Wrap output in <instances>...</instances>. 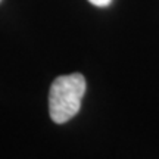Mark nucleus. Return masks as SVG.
Instances as JSON below:
<instances>
[{
	"instance_id": "3",
	"label": "nucleus",
	"mask_w": 159,
	"mask_h": 159,
	"mask_svg": "<svg viewBox=\"0 0 159 159\" xmlns=\"http://www.w3.org/2000/svg\"><path fill=\"white\" fill-rule=\"evenodd\" d=\"M0 2H2V0H0Z\"/></svg>"
},
{
	"instance_id": "2",
	"label": "nucleus",
	"mask_w": 159,
	"mask_h": 159,
	"mask_svg": "<svg viewBox=\"0 0 159 159\" xmlns=\"http://www.w3.org/2000/svg\"><path fill=\"white\" fill-rule=\"evenodd\" d=\"M91 5H94V6H99V7H106V6L111 5V2L112 0H89Z\"/></svg>"
},
{
	"instance_id": "1",
	"label": "nucleus",
	"mask_w": 159,
	"mask_h": 159,
	"mask_svg": "<svg viewBox=\"0 0 159 159\" xmlns=\"http://www.w3.org/2000/svg\"><path fill=\"white\" fill-rule=\"evenodd\" d=\"M85 93V78L81 74H69L57 77L49 93V112L56 124H65L74 118L81 108Z\"/></svg>"
}]
</instances>
